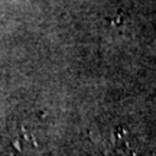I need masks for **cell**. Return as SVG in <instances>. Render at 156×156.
<instances>
[{"label":"cell","instance_id":"2","mask_svg":"<svg viewBox=\"0 0 156 156\" xmlns=\"http://www.w3.org/2000/svg\"><path fill=\"white\" fill-rule=\"evenodd\" d=\"M12 145H13V147H16L17 152H22V151H25L26 147L36 146V143H35L34 136H30L25 129H20V132L17 133L16 139L13 140V143H12Z\"/></svg>","mask_w":156,"mask_h":156},{"label":"cell","instance_id":"1","mask_svg":"<svg viewBox=\"0 0 156 156\" xmlns=\"http://www.w3.org/2000/svg\"><path fill=\"white\" fill-rule=\"evenodd\" d=\"M107 153L112 156H130V142L127 139V132L123 129H114L106 139Z\"/></svg>","mask_w":156,"mask_h":156}]
</instances>
